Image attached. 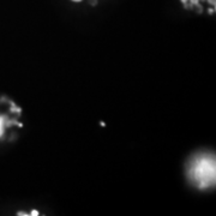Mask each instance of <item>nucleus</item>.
Masks as SVG:
<instances>
[{
    "label": "nucleus",
    "instance_id": "5",
    "mask_svg": "<svg viewBox=\"0 0 216 216\" xmlns=\"http://www.w3.org/2000/svg\"><path fill=\"white\" fill-rule=\"evenodd\" d=\"M0 133H1V121H0Z\"/></svg>",
    "mask_w": 216,
    "mask_h": 216
},
{
    "label": "nucleus",
    "instance_id": "7",
    "mask_svg": "<svg viewBox=\"0 0 216 216\" xmlns=\"http://www.w3.org/2000/svg\"><path fill=\"white\" fill-rule=\"evenodd\" d=\"M73 1H82V0H73Z\"/></svg>",
    "mask_w": 216,
    "mask_h": 216
},
{
    "label": "nucleus",
    "instance_id": "6",
    "mask_svg": "<svg viewBox=\"0 0 216 216\" xmlns=\"http://www.w3.org/2000/svg\"><path fill=\"white\" fill-rule=\"evenodd\" d=\"M181 1H183V2H186V1H187V0H181Z\"/></svg>",
    "mask_w": 216,
    "mask_h": 216
},
{
    "label": "nucleus",
    "instance_id": "2",
    "mask_svg": "<svg viewBox=\"0 0 216 216\" xmlns=\"http://www.w3.org/2000/svg\"><path fill=\"white\" fill-rule=\"evenodd\" d=\"M191 1V4H194V5H198V2H199V0H190Z\"/></svg>",
    "mask_w": 216,
    "mask_h": 216
},
{
    "label": "nucleus",
    "instance_id": "1",
    "mask_svg": "<svg viewBox=\"0 0 216 216\" xmlns=\"http://www.w3.org/2000/svg\"><path fill=\"white\" fill-rule=\"evenodd\" d=\"M190 174L192 180L201 189H205L215 183V160L210 156H201L193 161Z\"/></svg>",
    "mask_w": 216,
    "mask_h": 216
},
{
    "label": "nucleus",
    "instance_id": "3",
    "mask_svg": "<svg viewBox=\"0 0 216 216\" xmlns=\"http://www.w3.org/2000/svg\"><path fill=\"white\" fill-rule=\"evenodd\" d=\"M30 215H32V216H36V215H39V213H37V211H36V210H34V211H32V213H31Z\"/></svg>",
    "mask_w": 216,
    "mask_h": 216
},
{
    "label": "nucleus",
    "instance_id": "4",
    "mask_svg": "<svg viewBox=\"0 0 216 216\" xmlns=\"http://www.w3.org/2000/svg\"><path fill=\"white\" fill-rule=\"evenodd\" d=\"M209 2H210V4H213V5H215V0H208Z\"/></svg>",
    "mask_w": 216,
    "mask_h": 216
}]
</instances>
